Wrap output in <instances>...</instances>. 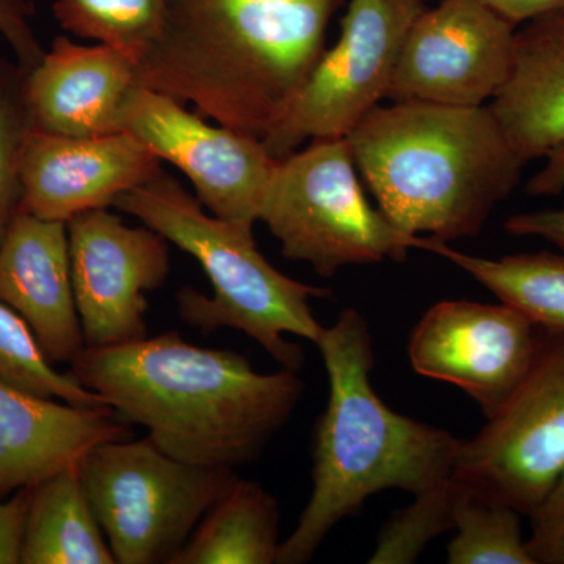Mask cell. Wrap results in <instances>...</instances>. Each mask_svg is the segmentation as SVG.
Wrapping results in <instances>:
<instances>
[{"instance_id":"cell-1","label":"cell","mask_w":564,"mask_h":564,"mask_svg":"<svg viewBox=\"0 0 564 564\" xmlns=\"http://www.w3.org/2000/svg\"><path fill=\"white\" fill-rule=\"evenodd\" d=\"M69 373L173 458L199 466L254 462L303 397L299 372L261 373L239 352L212 350L177 332L85 348Z\"/></svg>"},{"instance_id":"cell-2","label":"cell","mask_w":564,"mask_h":564,"mask_svg":"<svg viewBox=\"0 0 564 564\" xmlns=\"http://www.w3.org/2000/svg\"><path fill=\"white\" fill-rule=\"evenodd\" d=\"M344 2L169 0L161 32L137 66V87L263 140L321 61Z\"/></svg>"},{"instance_id":"cell-3","label":"cell","mask_w":564,"mask_h":564,"mask_svg":"<svg viewBox=\"0 0 564 564\" xmlns=\"http://www.w3.org/2000/svg\"><path fill=\"white\" fill-rule=\"evenodd\" d=\"M315 345L328 375V403L314 430L313 491L278 564L311 562L334 527L386 489L417 496L448 480L462 443L381 400L370 378L372 334L358 311L344 310Z\"/></svg>"},{"instance_id":"cell-4","label":"cell","mask_w":564,"mask_h":564,"mask_svg":"<svg viewBox=\"0 0 564 564\" xmlns=\"http://www.w3.org/2000/svg\"><path fill=\"white\" fill-rule=\"evenodd\" d=\"M345 139L386 217L443 243L478 236L527 163L489 106L392 101Z\"/></svg>"},{"instance_id":"cell-5","label":"cell","mask_w":564,"mask_h":564,"mask_svg":"<svg viewBox=\"0 0 564 564\" xmlns=\"http://www.w3.org/2000/svg\"><path fill=\"white\" fill-rule=\"evenodd\" d=\"M113 207L191 254L209 278L212 296L192 288L177 293L184 322L203 333L237 329L282 369L300 372L304 352L285 336L318 343L325 326L315 318L311 300L326 299L332 293L328 289L292 280L274 269L256 247L252 228L215 217L163 170L122 193Z\"/></svg>"},{"instance_id":"cell-6","label":"cell","mask_w":564,"mask_h":564,"mask_svg":"<svg viewBox=\"0 0 564 564\" xmlns=\"http://www.w3.org/2000/svg\"><path fill=\"white\" fill-rule=\"evenodd\" d=\"M259 221L280 240L284 258L310 263L322 278L345 267L404 261L426 240L403 232L369 203L344 137L313 140L281 159Z\"/></svg>"},{"instance_id":"cell-7","label":"cell","mask_w":564,"mask_h":564,"mask_svg":"<svg viewBox=\"0 0 564 564\" xmlns=\"http://www.w3.org/2000/svg\"><path fill=\"white\" fill-rule=\"evenodd\" d=\"M79 474L118 564L172 563L237 478L228 467L173 458L148 437L98 445Z\"/></svg>"},{"instance_id":"cell-8","label":"cell","mask_w":564,"mask_h":564,"mask_svg":"<svg viewBox=\"0 0 564 564\" xmlns=\"http://www.w3.org/2000/svg\"><path fill=\"white\" fill-rule=\"evenodd\" d=\"M564 473V333L540 328L536 352L513 395L459 443L454 480L530 516Z\"/></svg>"},{"instance_id":"cell-9","label":"cell","mask_w":564,"mask_h":564,"mask_svg":"<svg viewBox=\"0 0 564 564\" xmlns=\"http://www.w3.org/2000/svg\"><path fill=\"white\" fill-rule=\"evenodd\" d=\"M425 9V0H348L339 40L262 140L267 151L281 161L306 141L345 139L388 96L404 39Z\"/></svg>"},{"instance_id":"cell-10","label":"cell","mask_w":564,"mask_h":564,"mask_svg":"<svg viewBox=\"0 0 564 564\" xmlns=\"http://www.w3.org/2000/svg\"><path fill=\"white\" fill-rule=\"evenodd\" d=\"M121 131L132 133L161 162L176 166L215 217L245 228L259 221L263 195L280 162L262 140L206 120L143 87H135L126 104Z\"/></svg>"},{"instance_id":"cell-11","label":"cell","mask_w":564,"mask_h":564,"mask_svg":"<svg viewBox=\"0 0 564 564\" xmlns=\"http://www.w3.org/2000/svg\"><path fill=\"white\" fill-rule=\"evenodd\" d=\"M66 228L85 348L144 339L147 293L170 273L169 240L147 225L129 226L109 207L76 215Z\"/></svg>"},{"instance_id":"cell-12","label":"cell","mask_w":564,"mask_h":564,"mask_svg":"<svg viewBox=\"0 0 564 564\" xmlns=\"http://www.w3.org/2000/svg\"><path fill=\"white\" fill-rule=\"evenodd\" d=\"M518 25L485 0H443L411 25L386 99L480 107L502 88Z\"/></svg>"},{"instance_id":"cell-13","label":"cell","mask_w":564,"mask_h":564,"mask_svg":"<svg viewBox=\"0 0 564 564\" xmlns=\"http://www.w3.org/2000/svg\"><path fill=\"white\" fill-rule=\"evenodd\" d=\"M540 328L511 304L444 300L414 326L408 356L414 372L466 392L492 417L524 380Z\"/></svg>"},{"instance_id":"cell-14","label":"cell","mask_w":564,"mask_h":564,"mask_svg":"<svg viewBox=\"0 0 564 564\" xmlns=\"http://www.w3.org/2000/svg\"><path fill=\"white\" fill-rule=\"evenodd\" d=\"M162 172V162L129 132L68 137L32 129L21 159V209L65 221L113 206Z\"/></svg>"},{"instance_id":"cell-15","label":"cell","mask_w":564,"mask_h":564,"mask_svg":"<svg viewBox=\"0 0 564 564\" xmlns=\"http://www.w3.org/2000/svg\"><path fill=\"white\" fill-rule=\"evenodd\" d=\"M117 410L47 399L0 380V500L76 469L93 448L131 440Z\"/></svg>"},{"instance_id":"cell-16","label":"cell","mask_w":564,"mask_h":564,"mask_svg":"<svg viewBox=\"0 0 564 564\" xmlns=\"http://www.w3.org/2000/svg\"><path fill=\"white\" fill-rule=\"evenodd\" d=\"M137 87V62L106 44L57 36L24 70V101L36 131L68 137L121 132Z\"/></svg>"},{"instance_id":"cell-17","label":"cell","mask_w":564,"mask_h":564,"mask_svg":"<svg viewBox=\"0 0 564 564\" xmlns=\"http://www.w3.org/2000/svg\"><path fill=\"white\" fill-rule=\"evenodd\" d=\"M0 303L32 329L51 364H70L85 350L70 276L68 228L29 212L0 242Z\"/></svg>"},{"instance_id":"cell-18","label":"cell","mask_w":564,"mask_h":564,"mask_svg":"<svg viewBox=\"0 0 564 564\" xmlns=\"http://www.w3.org/2000/svg\"><path fill=\"white\" fill-rule=\"evenodd\" d=\"M522 25L510 74L489 107L511 147L530 162L564 144V10Z\"/></svg>"},{"instance_id":"cell-19","label":"cell","mask_w":564,"mask_h":564,"mask_svg":"<svg viewBox=\"0 0 564 564\" xmlns=\"http://www.w3.org/2000/svg\"><path fill=\"white\" fill-rule=\"evenodd\" d=\"M21 564H117L79 467L31 488Z\"/></svg>"},{"instance_id":"cell-20","label":"cell","mask_w":564,"mask_h":564,"mask_svg":"<svg viewBox=\"0 0 564 564\" xmlns=\"http://www.w3.org/2000/svg\"><path fill=\"white\" fill-rule=\"evenodd\" d=\"M280 545L276 499L237 477L170 564H272Z\"/></svg>"},{"instance_id":"cell-21","label":"cell","mask_w":564,"mask_h":564,"mask_svg":"<svg viewBox=\"0 0 564 564\" xmlns=\"http://www.w3.org/2000/svg\"><path fill=\"white\" fill-rule=\"evenodd\" d=\"M423 250L447 259L545 332L564 333V252H525L499 259L454 250L426 239Z\"/></svg>"},{"instance_id":"cell-22","label":"cell","mask_w":564,"mask_h":564,"mask_svg":"<svg viewBox=\"0 0 564 564\" xmlns=\"http://www.w3.org/2000/svg\"><path fill=\"white\" fill-rule=\"evenodd\" d=\"M169 0H54V18L76 39L129 55L137 66L161 32Z\"/></svg>"},{"instance_id":"cell-23","label":"cell","mask_w":564,"mask_h":564,"mask_svg":"<svg viewBox=\"0 0 564 564\" xmlns=\"http://www.w3.org/2000/svg\"><path fill=\"white\" fill-rule=\"evenodd\" d=\"M458 486L455 536L447 545V563L534 564L522 536V514L507 505L480 499Z\"/></svg>"},{"instance_id":"cell-24","label":"cell","mask_w":564,"mask_h":564,"mask_svg":"<svg viewBox=\"0 0 564 564\" xmlns=\"http://www.w3.org/2000/svg\"><path fill=\"white\" fill-rule=\"evenodd\" d=\"M0 380L24 391L84 406L107 404L98 393L77 383L47 361L32 329L7 304L0 303Z\"/></svg>"},{"instance_id":"cell-25","label":"cell","mask_w":564,"mask_h":564,"mask_svg":"<svg viewBox=\"0 0 564 564\" xmlns=\"http://www.w3.org/2000/svg\"><path fill=\"white\" fill-rule=\"evenodd\" d=\"M459 486L454 477L414 496V502L397 511L378 534L370 564L417 562L434 538L454 530L455 500Z\"/></svg>"},{"instance_id":"cell-26","label":"cell","mask_w":564,"mask_h":564,"mask_svg":"<svg viewBox=\"0 0 564 564\" xmlns=\"http://www.w3.org/2000/svg\"><path fill=\"white\" fill-rule=\"evenodd\" d=\"M24 101V69L0 66V242L22 206L21 159L31 131Z\"/></svg>"},{"instance_id":"cell-27","label":"cell","mask_w":564,"mask_h":564,"mask_svg":"<svg viewBox=\"0 0 564 564\" xmlns=\"http://www.w3.org/2000/svg\"><path fill=\"white\" fill-rule=\"evenodd\" d=\"M527 547L534 564H564V473L529 516Z\"/></svg>"},{"instance_id":"cell-28","label":"cell","mask_w":564,"mask_h":564,"mask_svg":"<svg viewBox=\"0 0 564 564\" xmlns=\"http://www.w3.org/2000/svg\"><path fill=\"white\" fill-rule=\"evenodd\" d=\"M32 0H0V36L9 44L18 65L29 70L41 61L43 44L33 29Z\"/></svg>"},{"instance_id":"cell-29","label":"cell","mask_w":564,"mask_h":564,"mask_svg":"<svg viewBox=\"0 0 564 564\" xmlns=\"http://www.w3.org/2000/svg\"><path fill=\"white\" fill-rule=\"evenodd\" d=\"M31 489L0 500V564H21V545L24 536Z\"/></svg>"},{"instance_id":"cell-30","label":"cell","mask_w":564,"mask_h":564,"mask_svg":"<svg viewBox=\"0 0 564 564\" xmlns=\"http://www.w3.org/2000/svg\"><path fill=\"white\" fill-rule=\"evenodd\" d=\"M505 231L516 237H540L564 252V207L516 214L505 223Z\"/></svg>"},{"instance_id":"cell-31","label":"cell","mask_w":564,"mask_h":564,"mask_svg":"<svg viewBox=\"0 0 564 564\" xmlns=\"http://www.w3.org/2000/svg\"><path fill=\"white\" fill-rule=\"evenodd\" d=\"M514 25L564 10V0H485Z\"/></svg>"},{"instance_id":"cell-32","label":"cell","mask_w":564,"mask_h":564,"mask_svg":"<svg viewBox=\"0 0 564 564\" xmlns=\"http://www.w3.org/2000/svg\"><path fill=\"white\" fill-rule=\"evenodd\" d=\"M541 172L527 184V192L533 196L560 195L564 192V144L547 155Z\"/></svg>"},{"instance_id":"cell-33","label":"cell","mask_w":564,"mask_h":564,"mask_svg":"<svg viewBox=\"0 0 564 564\" xmlns=\"http://www.w3.org/2000/svg\"><path fill=\"white\" fill-rule=\"evenodd\" d=\"M3 61H0V66H2Z\"/></svg>"}]
</instances>
